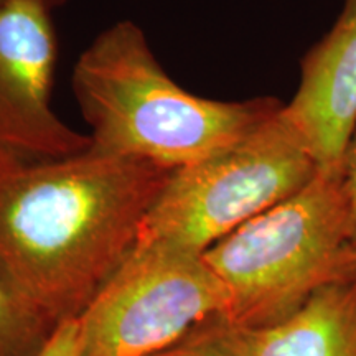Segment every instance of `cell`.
Listing matches in <instances>:
<instances>
[{
  "label": "cell",
  "mask_w": 356,
  "mask_h": 356,
  "mask_svg": "<svg viewBox=\"0 0 356 356\" xmlns=\"http://www.w3.org/2000/svg\"><path fill=\"white\" fill-rule=\"evenodd\" d=\"M173 170L96 152H0V282L58 327L76 318L136 246Z\"/></svg>",
  "instance_id": "1"
},
{
  "label": "cell",
  "mask_w": 356,
  "mask_h": 356,
  "mask_svg": "<svg viewBox=\"0 0 356 356\" xmlns=\"http://www.w3.org/2000/svg\"><path fill=\"white\" fill-rule=\"evenodd\" d=\"M73 92L92 150L168 170L234 144L284 108L275 97L231 102L185 91L131 20L111 25L81 53Z\"/></svg>",
  "instance_id": "2"
},
{
  "label": "cell",
  "mask_w": 356,
  "mask_h": 356,
  "mask_svg": "<svg viewBox=\"0 0 356 356\" xmlns=\"http://www.w3.org/2000/svg\"><path fill=\"white\" fill-rule=\"evenodd\" d=\"M203 257L228 292L229 322L249 330L284 322L318 289L356 274L345 165L318 170Z\"/></svg>",
  "instance_id": "3"
},
{
  "label": "cell",
  "mask_w": 356,
  "mask_h": 356,
  "mask_svg": "<svg viewBox=\"0 0 356 356\" xmlns=\"http://www.w3.org/2000/svg\"><path fill=\"white\" fill-rule=\"evenodd\" d=\"M282 109L234 144L173 170L147 213L136 244L203 254L244 222L304 188L318 168Z\"/></svg>",
  "instance_id": "4"
},
{
  "label": "cell",
  "mask_w": 356,
  "mask_h": 356,
  "mask_svg": "<svg viewBox=\"0 0 356 356\" xmlns=\"http://www.w3.org/2000/svg\"><path fill=\"white\" fill-rule=\"evenodd\" d=\"M228 310L203 254L136 244L78 317V356H152Z\"/></svg>",
  "instance_id": "5"
},
{
  "label": "cell",
  "mask_w": 356,
  "mask_h": 356,
  "mask_svg": "<svg viewBox=\"0 0 356 356\" xmlns=\"http://www.w3.org/2000/svg\"><path fill=\"white\" fill-rule=\"evenodd\" d=\"M43 0H0V152L61 159L91 147L51 109L56 33Z\"/></svg>",
  "instance_id": "6"
},
{
  "label": "cell",
  "mask_w": 356,
  "mask_h": 356,
  "mask_svg": "<svg viewBox=\"0 0 356 356\" xmlns=\"http://www.w3.org/2000/svg\"><path fill=\"white\" fill-rule=\"evenodd\" d=\"M318 170L341 167L356 132V0L302 61L296 96L282 109Z\"/></svg>",
  "instance_id": "7"
},
{
  "label": "cell",
  "mask_w": 356,
  "mask_h": 356,
  "mask_svg": "<svg viewBox=\"0 0 356 356\" xmlns=\"http://www.w3.org/2000/svg\"><path fill=\"white\" fill-rule=\"evenodd\" d=\"M249 356H356V274L318 289L277 325L246 328Z\"/></svg>",
  "instance_id": "8"
},
{
  "label": "cell",
  "mask_w": 356,
  "mask_h": 356,
  "mask_svg": "<svg viewBox=\"0 0 356 356\" xmlns=\"http://www.w3.org/2000/svg\"><path fill=\"white\" fill-rule=\"evenodd\" d=\"M55 330L0 282V356H38Z\"/></svg>",
  "instance_id": "9"
},
{
  "label": "cell",
  "mask_w": 356,
  "mask_h": 356,
  "mask_svg": "<svg viewBox=\"0 0 356 356\" xmlns=\"http://www.w3.org/2000/svg\"><path fill=\"white\" fill-rule=\"evenodd\" d=\"M152 356H249L246 328L229 322L225 315L200 325Z\"/></svg>",
  "instance_id": "10"
},
{
  "label": "cell",
  "mask_w": 356,
  "mask_h": 356,
  "mask_svg": "<svg viewBox=\"0 0 356 356\" xmlns=\"http://www.w3.org/2000/svg\"><path fill=\"white\" fill-rule=\"evenodd\" d=\"M79 320L71 318L60 323L38 356H78Z\"/></svg>",
  "instance_id": "11"
},
{
  "label": "cell",
  "mask_w": 356,
  "mask_h": 356,
  "mask_svg": "<svg viewBox=\"0 0 356 356\" xmlns=\"http://www.w3.org/2000/svg\"><path fill=\"white\" fill-rule=\"evenodd\" d=\"M345 184L351 203V228H353V243L356 246V132L345 155Z\"/></svg>",
  "instance_id": "12"
},
{
  "label": "cell",
  "mask_w": 356,
  "mask_h": 356,
  "mask_svg": "<svg viewBox=\"0 0 356 356\" xmlns=\"http://www.w3.org/2000/svg\"><path fill=\"white\" fill-rule=\"evenodd\" d=\"M43 2L47 3V6L50 7L51 10H53V8H56V7L63 6V3H65V0H43Z\"/></svg>",
  "instance_id": "13"
}]
</instances>
